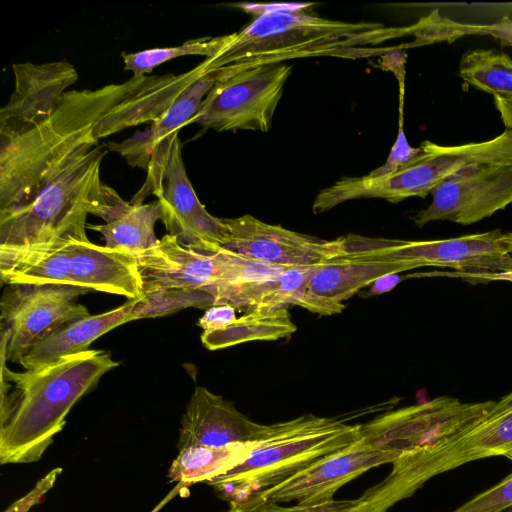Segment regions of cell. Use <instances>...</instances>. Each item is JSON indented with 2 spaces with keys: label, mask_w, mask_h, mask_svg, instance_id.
Returning a JSON list of instances; mask_svg holds the SVG:
<instances>
[{
  "label": "cell",
  "mask_w": 512,
  "mask_h": 512,
  "mask_svg": "<svg viewBox=\"0 0 512 512\" xmlns=\"http://www.w3.org/2000/svg\"><path fill=\"white\" fill-rule=\"evenodd\" d=\"M310 4L243 7L257 16L242 30L228 34L225 46L201 62L204 73L229 65L254 66L289 59L334 56L360 58L389 49L373 46L413 35L415 24L387 27L376 22H343L305 12Z\"/></svg>",
  "instance_id": "obj_1"
},
{
  "label": "cell",
  "mask_w": 512,
  "mask_h": 512,
  "mask_svg": "<svg viewBox=\"0 0 512 512\" xmlns=\"http://www.w3.org/2000/svg\"><path fill=\"white\" fill-rule=\"evenodd\" d=\"M2 357V378L15 391L2 392L0 463L28 464L41 459L61 432L66 416L100 378L119 365L104 350L88 349L61 357L43 367L10 371Z\"/></svg>",
  "instance_id": "obj_2"
},
{
  "label": "cell",
  "mask_w": 512,
  "mask_h": 512,
  "mask_svg": "<svg viewBox=\"0 0 512 512\" xmlns=\"http://www.w3.org/2000/svg\"><path fill=\"white\" fill-rule=\"evenodd\" d=\"M164 79L133 76L96 90L66 91L52 115L17 135L0 138V215L30 203L51 167L112 111Z\"/></svg>",
  "instance_id": "obj_3"
},
{
  "label": "cell",
  "mask_w": 512,
  "mask_h": 512,
  "mask_svg": "<svg viewBox=\"0 0 512 512\" xmlns=\"http://www.w3.org/2000/svg\"><path fill=\"white\" fill-rule=\"evenodd\" d=\"M106 153L92 134L57 161L30 203L0 215V251L89 240L86 219L102 205L100 167Z\"/></svg>",
  "instance_id": "obj_4"
},
{
  "label": "cell",
  "mask_w": 512,
  "mask_h": 512,
  "mask_svg": "<svg viewBox=\"0 0 512 512\" xmlns=\"http://www.w3.org/2000/svg\"><path fill=\"white\" fill-rule=\"evenodd\" d=\"M491 457H512V389L458 430L403 453L382 481L356 499L351 512H388L432 478Z\"/></svg>",
  "instance_id": "obj_5"
},
{
  "label": "cell",
  "mask_w": 512,
  "mask_h": 512,
  "mask_svg": "<svg viewBox=\"0 0 512 512\" xmlns=\"http://www.w3.org/2000/svg\"><path fill=\"white\" fill-rule=\"evenodd\" d=\"M361 429L362 424L311 413L269 424L245 461L206 484L229 503L244 501L356 442L362 435Z\"/></svg>",
  "instance_id": "obj_6"
},
{
  "label": "cell",
  "mask_w": 512,
  "mask_h": 512,
  "mask_svg": "<svg viewBox=\"0 0 512 512\" xmlns=\"http://www.w3.org/2000/svg\"><path fill=\"white\" fill-rule=\"evenodd\" d=\"M341 237L344 258L403 262L411 269L451 268L488 280L512 282V255L504 243L501 229L424 241L354 234Z\"/></svg>",
  "instance_id": "obj_7"
},
{
  "label": "cell",
  "mask_w": 512,
  "mask_h": 512,
  "mask_svg": "<svg viewBox=\"0 0 512 512\" xmlns=\"http://www.w3.org/2000/svg\"><path fill=\"white\" fill-rule=\"evenodd\" d=\"M421 152L397 171L383 176L351 177L346 186L349 199L382 198L392 203L409 197H426L447 178L470 167L512 163V130L483 142L443 146L423 141Z\"/></svg>",
  "instance_id": "obj_8"
},
{
  "label": "cell",
  "mask_w": 512,
  "mask_h": 512,
  "mask_svg": "<svg viewBox=\"0 0 512 512\" xmlns=\"http://www.w3.org/2000/svg\"><path fill=\"white\" fill-rule=\"evenodd\" d=\"M292 67L285 62L223 67L190 122L218 132H267Z\"/></svg>",
  "instance_id": "obj_9"
},
{
  "label": "cell",
  "mask_w": 512,
  "mask_h": 512,
  "mask_svg": "<svg viewBox=\"0 0 512 512\" xmlns=\"http://www.w3.org/2000/svg\"><path fill=\"white\" fill-rule=\"evenodd\" d=\"M89 290L70 285L9 284L1 301V354L19 360L56 328L87 316L77 298Z\"/></svg>",
  "instance_id": "obj_10"
},
{
  "label": "cell",
  "mask_w": 512,
  "mask_h": 512,
  "mask_svg": "<svg viewBox=\"0 0 512 512\" xmlns=\"http://www.w3.org/2000/svg\"><path fill=\"white\" fill-rule=\"evenodd\" d=\"M222 74L223 67L203 73L152 121L149 128L136 131L123 142H108L109 150L120 153L129 165L147 171L146 180L132 197L131 205L143 204L148 196L157 197L160 194L173 143L180 128L196 115L204 98Z\"/></svg>",
  "instance_id": "obj_11"
},
{
  "label": "cell",
  "mask_w": 512,
  "mask_h": 512,
  "mask_svg": "<svg viewBox=\"0 0 512 512\" xmlns=\"http://www.w3.org/2000/svg\"><path fill=\"white\" fill-rule=\"evenodd\" d=\"M431 194L430 205L411 217L417 227L442 220L474 224L512 204V163L467 168L441 182Z\"/></svg>",
  "instance_id": "obj_12"
},
{
  "label": "cell",
  "mask_w": 512,
  "mask_h": 512,
  "mask_svg": "<svg viewBox=\"0 0 512 512\" xmlns=\"http://www.w3.org/2000/svg\"><path fill=\"white\" fill-rule=\"evenodd\" d=\"M399 456V453L378 447L361 435L356 442L249 498L277 504L295 501L301 506L318 505L333 500L342 486L369 469L392 464Z\"/></svg>",
  "instance_id": "obj_13"
},
{
  "label": "cell",
  "mask_w": 512,
  "mask_h": 512,
  "mask_svg": "<svg viewBox=\"0 0 512 512\" xmlns=\"http://www.w3.org/2000/svg\"><path fill=\"white\" fill-rule=\"evenodd\" d=\"M222 220L229 232L225 249L252 260L292 267L319 265L343 255L342 237L324 240L248 214Z\"/></svg>",
  "instance_id": "obj_14"
},
{
  "label": "cell",
  "mask_w": 512,
  "mask_h": 512,
  "mask_svg": "<svg viewBox=\"0 0 512 512\" xmlns=\"http://www.w3.org/2000/svg\"><path fill=\"white\" fill-rule=\"evenodd\" d=\"M157 200L168 234L181 245L204 253H216L225 248L229 241L228 229L222 218L212 216L199 201L186 173L179 137L173 143Z\"/></svg>",
  "instance_id": "obj_15"
},
{
  "label": "cell",
  "mask_w": 512,
  "mask_h": 512,
  "mask_svg": "<svg viewBox=\"0 0 512 512\" xmlns=\"http://www.w3.org/2000/svg\"><path fill=\"white\" fill-rule=\"evenodd\" d=\"M14 91L0 110V138L23 133L47 120L66 88L78 79L67 61L12 65Z\"/></svg>",
  "instance_id": "obj_16"
},
{
  "label": "cell",
  "mask_w": 512,
  "mask_h": 512,
  "mask_svg": "<svg viewBox=\"0 0 512 512\" xmlns=\"http://www.w3.org/2000/svg\"><path fill=\"white\" fill-rule=\"evenodd\" d=\"M178 451L190 446L221 447L261 439L269 424L254 422L235 405L197 386L181 418Z\"/></svg>",
  "instance_id": "obj_17"
},
{
  "label": "cell",
  "mask_w": 512,
  "mask_h": 512,
  "mask_svg": "<svg viewBox=\"0 0 512 512\" xmlns=\"http://www.w3.org/2000/svg\"><path fill=\"white\" fill-rule=\"evenodd\" d=\"M143 284V293L165 288H209L219 277L216 253L199 252L181 245L166 234L156 246L133 254Z\"/></svg>",
  "instance_id": "obj_18"
},
{
  "label": "cell",
  "mask_w": 512,
  "mask_h": 512,
  "mask_svg": "<svg viewBox=\"0 0 512 512\" xmlns=\"http://www.w3.org/2000/svg\"><path fill=\"white\" fill-rule=\"evenodd\" d=\"M407 270L411 267L403 262L334 258L319 265L298 305L319 315L338 314L362 288Z\"/></svg>",
  "instance_id": "obj_19"
},
{
  "label": "cell",
  "mask_w": 512,
  "mask_h": 512,
  "mask_svg": "<svg viewBox=\"0 0 512 512\" xmlns=\"http://www.w3.org/2000/svg\"><path fill=\"white\" fill-rule=\"evenodd\" d=\"M72 286L124 296H143V284L133 254L71 240L66 245Z\"/></svg>",
  "instance_id": "obj_20"
},
{
  "label": "cell",
  "mask_w": 512,
  "mask_h": 512,
  "mask_svg": "<svg viewBox=\"0 0 512 512\" xmlns=\"http://www.w3.org/2000/svg\"><path fill=\"white\" fill-rule=\"evenodd\" d=\"M134 300L108 312L68 322L50 332L19 360L25 370L43 367L61 357L88 350L90 344L113 328L130 322Z\"/></svg>",
  "instance_id": "obj_21"
},
{
  "label": "cell",
  "mask_w": 512,
  "mask_h": 512,
  "mask_svg": "<svg viewBox=\"0 0 512 512\" xmlns=\"http://www.w3.org/2000/svg\"><path fill=\"white\" fill-rule=\"evenodd\" d=\"M217 255L219 277L212 287L216 304L228 303L244 311L266 281L276 279L288 268L252 260L225 248Z\"/></svg>",
  "instance_id": "obj_22"
},
{
  "label": "cell",
  "mask_w": 512,
  "mask_h": 512,
  "mask_svg": "<svg viewBox=\"0 0 512 512\" xmlns=\"http://www.w3.org/2000/svg\"><path fill=\"white\" fill-rule=\"evenodd\" d=\"M257 441L232 443L221 447L190 446L178 451L167 476L184 484L208 482L226 474L247 459Z\"/></svg>",
  "instance_id": "obj_23"
},
{
  "label": "cell",
  "mask_w": 512,
  "mask_h": 512,
  "mask_svg": "<svg viewBox=\"0 0 512 512\" xmlns=\"http://www.w3.org/2000/svg\"><path fill=\"white\" fill-rule=\"evenodd\" d=\"M296 330L297 327L287 308L250 311L224 329L203 332L201 340L207 349L219 350L251 341H273L286 338Z\"/></svg>",
  "instance_id": "obj_24"
},
{
  "label": "cell",
  "mask_w": 512,
  "mask_h": 512,
  "mask_svg": "<svg viewBox=\"0 0 512 512\" xmlns=\"http://www.w3.org/2000/svg\"><path fill=\"white\" fill-rule=\"evenodd\" d=\"M161 220L158 200L147 204L132 205L131 209L117 220L102 224H87V228L100 232L106 247L135 254L153 248L156 238L154 226Z\"/></svg>",
  "instance_id": "obj_25"
},
{
  "label": "cell",
  "mask_w": 512,
  "mask_h": 512,
  "mask_svg": "<svg viewBox=\"0 0 512 512\" xmlns=\"http://www.w3.org/2000/svg\"><path fill=\"white\" fill-rule=\"evenodd\" d=\"M459 76L467 84L492 94L512 99V59L494 49H471L459 63Z\"/></svg>",
  "instance_id": "obj_26"
},
{
  "label": "cell",
  "mask_w": 512,
  "mask_h": 512,
  "mask_svg": "<svg viewBox=\"0 0 512 512\" xmlns=\"http://www.w3.org/2000/svg\"><path fill=\"white\" fill-rule=\"evenodd\" d=\"M415 26V40L408 47L452 42L466 35H489L497 39L501 46H512V18L509 16L493 24H468L443 17L435 10L419 19Z\"/></svg>",
  "instance_id": "obj_27"
},
{
  "label": "cell",
  "mask_w": 512,
  "mask_h": 512,
  "mask_svg": "<svg viewBox=\"0 0 512 512\" xmlns=\"http://www.w3.org/2000/svg\"><path fill=\"white\" fill-rule=\"evenodd\" d=\"M216 305V297L209 288H165L143 293L135 299L131 310V321L155 318L175 313L185 308L208 309Z\"/></svg>",
  "instance_id": "obj_28"
},
{
  "label": "cell",
  "mask_w": 512,
  "mask_h": 512,
  "mask_svg": "<svg viewBox=\"0 0 512 512\" xmlns=\"http://www.w3.org/2000/svg\"><path fill=\"white\" fill-rule=\"evenodd\" d=\"M228 35L204 37L187 40L174 47L146 49L135 53H122L125 70L133 72L134 76H144L164 62L186 55H202L213 57L227 43Z\"/></svg>",
  "instance_id": "obj_29"
},
{
  "label": "cell",
  "mask_w": 512,
  "mask_h": 512,
  "mask_svg": "<svg viewBox=\"0 0 512 512\" xmlns=\"http://www.w3.org/2000/svg\"><path fill=\"white\" fill-rule=\"evenodd\" d=\"M319 265L286 268L276 279L267 283L262 294L246 312L270 311L298 305Z\"/></svg>",
  "instance_id": "obj_30"
},
{
  "label": "cell",
  "mask_w": 512,
  "mask_h": 512,
  "mask_svg": "<svg viewBox=\"0 0 512 512\" xmlns=\"http://www.w3.org/2000/svg\"><path fill=\"white\" fill-rule=\"evenodd\" d=\"M512 462V457L509 459ZM512 509V472L450 512H506Z\"/></svg>",
  "instance_id": "obj_31"
},
{
  "label": "cell",
  "mask_w": 512,
  "mask_h": 512,
  "mask_svg": "<svg viewBox=\"0 0 512 512\" xmlns=\"http://www.w3.org/2000/svg\"><path fill=\"white\" fill-rule=\"evenodd\" d=\"M356 504V499L331 500L325 503L311 506H281L277 503L257 501L247 498L240 502H231L225 512H351Z\"/></svg>",
  "instance_id": "obj_32"
},
{
  "label": "cell",
  "mask_w": 512,
  "mask_h": 512,
  "mask_svg": "<svg viewBox=\"0 0 512 512\" xmlns=\"http://www.w3.org/2000/svg\"><path fill=\"white\" fill-rule=\"evenodd\" d=\"M421 152L419 148H413L409 145L403 127H402V113L400 114V126L397 139L390 151L386 162L379 168L373 170L368 175L371 177H378L391 174L397 171L400 167L415 158Z\"/></svg>",
  "instance_id": "obj_33"
},
{
  "label": "cell",
  "mask_w": 512,
  "mask_h": 512,
  "mask_svg": "<svg viewBox=\"0 0 512 512\" xmlns=\"http://www.w3.org/2000/svg\"><path fill=\"white\" fill-rule=\"evenodd\" d=\"M62 468H55L41 478L34 488L22 498L13 502L4 512H28L34 505L39 504L44 495L53 487Z\"/></svg>",
  "instance_id": "obj_34"
},
{
  "label": "cell",
  "mask_w": 512,
  "mask_h": 512,
  "mask_svg": "<svg viewBox=\"0 0 512 512\" xmlns=\"http://www.w3.org/2000/svg\"><path fill=\"white\" fill-rule=\"evenodd\" d=\"M236 317V308L231 304H216L206 309L203 316L198 320L204 332H212L224 329L231 325Z\"/></svg>",
  "instance_id": "obj_35"
},
{
  "label": "cell",
  "mask_w": 512,
  "mask_h": 512,
  "mask_svg": "<svg viewBox=\"0 0 512 512\" xmlns=\"http://www.w3.org/2000/svg\"><path fill=\"white\" fill-rule=\"evenodd\" d=\"M102 205L96 216L105 220L106 223L113 222L127 213L132 205L123 200L119 194L108 185H102Z\"/></svg>",
  "instance_id": "obj_36"
},
{
  "label": "cell",
  "mask_w": 512,
  "mask_h": 512,
  "mask_svg": "<svg viewBox=\"0 0 512 512\" xmlns=\"http://www.w3.org/2000/svg\"><path fill=\"white\" fill-rule=\"evenodd\" d=\"M398 274L399 273L388 274L379 278L373 283V285H371L369 290L363 296H375L391 290L402 279Z\"/></svg>",
  "instance_id": "obj_37"
},
{
  "label": "cell",
  "mask_w": 512,
  "mask_h": 512,
  "mask_svg": "<svg viewBox=\"0 0 512 512\" xmlns=\"http://www.w3.org/2000/svg\"><path fill=\"white\" fill-rule=\"evenodd\" d=\"M494 104L500 114L505 129L512 130V99L494 97Z\"/></svg>",
  "instance_id": "obj_38"
},
{
  "label": "cell",
  "mask_w": 512,
  "mask_h": 512,
  "mask_svg": "<svg viewBox=\"0 0 512 512\" xmlns=\"http://www.w3.org/2000/svg\"><path fill=\"white\" fill-rule=\"evenodd\" d=\"M504 243L512 255V232H504Z\"/></svg>",
  "instance_id": "obj_39"
},
{
  "label": "cell",
  "mask_w": 512,
  "mask_h": 512,
  "mask_svg": "<svg viewBox=\"0 0 512 512\" xmlns=\"http://www.w3.org/2000/svg\"><path fill=\"white\" fill-rule=\"evenodd\" d=\"M506 512H512V509H510V510H508V511H506Z\"/></svg>",
  "instance_id": "obj_40"
}]
</instances>
